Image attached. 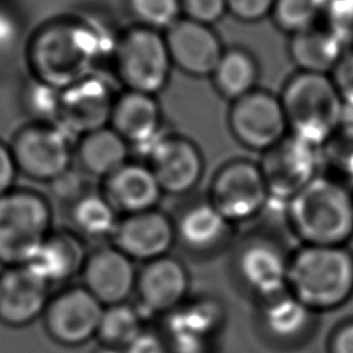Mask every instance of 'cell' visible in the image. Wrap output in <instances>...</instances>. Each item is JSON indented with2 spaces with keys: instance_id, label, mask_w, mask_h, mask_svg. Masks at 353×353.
Masks as SVG:
<instances>
[{
  "instance_id": "cell-1",
  "label": "cell",
  "mask_w": 353,
  "mask_h": 353,
  "mask_svg": "<svg viewBox=\"0 0 353 353\" xmlns=\"http://www.w3.org/2000/svg\"><path fill=\"white\" fill-rule=\"evenodd\" d=\"M108 37L90 19L77 15L55 17L29 37L25 58L30 76L58 88L95 73L102 57L110 55Z\"/></svg>"
},
{
  "instance_id": "cell-2",
  "label": "cell",
  "mask_w": 353,
  "mask_h": 353,
  "mask_svg": "<svg viewBox=\"0 0 353 353\" xmlns=\"http://www.w3.org/2000/svg\"><path fill=\"white\" fill-rule=\"evenodd\" d=\"M285 216L302 244L346 245L353 237V192L319 174L285 203Z\"/></svg>"
},
{
  "instance_id": "cell-3",
  "label": "cell",
  "mask_w": 353,
  "mask_h": 353,
  "mask_svg": "<svg viewBox=\"0 0 353 353\" xmlns=\"http://www.w3.org/2000/svg\"><path fill=\"white\" fill-rule=\"evenodd\" d=\"M288 292L314 313L341 307L353 296V252L302 244L290 255Z\"/></svg>"
},
{
  "instance_id": "cell-4",
  "label": "cell",
  "mask_w": 353,
  "mask_h": 353,
  "mask_svg": "<svg viewBox=\"0 0 353 353\" xmlns=\"http://www.w3.org/2000/svg\"><path fill=\"white\" fill-rule=\"evenodd\" d=\"M279 97L288 132L317 149L342 124L345 105L330 74L295 72Z\"/></svg>"
},
{
  "instance_id": "cell-5",
  "label": "cell",
  "mask_w": 353,
  "mask_h": 353,
  "mask_svg": "<svg viewBox=\"0 0 353 353\" xmlns=\"http://www.w3.org/2000/svg\"><path fill=\"white\" fill-rule=\"evenodd\" d=\"M48 197L30 188L15 186L0 196V266L26 265L54 230Z\"/></svg>"
},
{
  "instance_id": "cell-6",
  "label": "cell",
  "mask_w": 353,
  "mask_h": 353,
  "mask_svg": "<svg viewBox=\"0 0 353 353\" xmlns=\"http://www.w3.org/2000/svg\"><path fill=\"white\" fill-rule=\"evenodd\" d=\"M109 57L117 81L130 91L157 95L174 69L163 32L135 23L116 36Z\"/></svg>"
},
{
  "instance_id": "cell-7",
  "label": "cell",
  "mask_w": 353,
  "mask_h": 353,
  "mask_svg": "<svg viewBox=\"0 0 353 353\" xmlns=\"http://www.w3.org/2000/svg\"><path fill=\"white\" fill-rule=\"evenodd\" d=\"M8 145L18 172L32 181L50 183L73 167L74 146L58 124L28 121Z\"/></svg>"
},
{
  "instance_id": "cell-8",
  "label": "cell",
  "mask_w": 353,
  "mask_h": 353,
  "mask_svg": "<svg viewBox=\"0 0 353 353\" xmlns=\"http://www.w3.org/2000/svg\"><path fill=\"white\" fill-rule=\"evenodd\" d=\"M228 127L241 146L261 153L290 134L279 94L261 87L230 102Z\"/></svg>"
},
{
  "instance_id": "cell-9",
  "label": "cell",
  "mask_w": 353,
  "mask_h": 353,
  "mask_svg": "<svg viewBox=\"0 0 353 353\" xmlns=\"http://www.w3.org/2000/svg\"><path fill=\"white\" fill-rule=\"evenodd\" d=\"M208 200L232 225L256 216L270 201L259 164L244 159L223 164L212 178Z\"/></svg>"
},
{
  "instance_id": "cell-10",
  "label": "cell",
  "mask_w": 353,
  "mask_h": 353,
  "mask_svg": "<svg viewBox=\"0 0 353 353\" xmlns=\"http://www.w3.org/2000/svg\"><path fill=\"white\" fill-rule=\"evenodd\" d=\"M105 306L81 284L52 294L41 316L46 334L65 347H79L97 338Z\"/></svg>"
},
{
  "instance_id": "cell-11",
  "label": "cell",
  "mask_w": 353,
  "mask_h": 353,
  "mask_svg": "<svg viewBox=\"0 0 353 353\" xmlns=\"http://www.w3.org/2000/svg\"><path fill=\"white\" fill-rule=\"evenodd\" d=\"M258 164L270 200L284 204L321 174L319 149L291 134L263 152Z\"/></svg>"
},
{
  "instance_id": "cell-12",
  "label": "cell",
  "mask_w": 353,
  "mask_h": 353,
  "mask_svg": "<svg viewBox=\"0 0 353 353\" xmlns=\"http://www.w3.org/2000/svg\"><path fill=\"white\" fill-rule=\"evenodd\" d=\"M146 165L163 193L181 196L192 192L204 172V157L190 138L176 132H161L145 150Z\"/></svg>"
},
{
  "instance_id": "cell-13",
  "label": "cell",
  "mask_w": 353,
  "mask_h": 353,
  "mask_svg": "<svg viewBox=\"0 0 353 353\" xmlns=\"http://www.w3.org/2000/svg\"><path fill=\"white\" fill-rule=\"evenodd\" d=\"M116 94L110 84L92 73L61 90L58 125L81 137L109 125Z\"/></svg>"
},
{
  "instance_id": "cell-14",
  "label": "cell",
  "mask_w": 353,
  "mask_h": 353,
  "mask_svg": "<svg viewBox=\"0 0 353 353\" xmlns=\"http://www.w3.org/2000/svg\"><path fill=\"white\" fill-rule=\"evenodd\" d=\"M51 295V285L29 265L1 268L0 323L23 328L41 320Z\"/></svg>"
},
{
  "instance_id": "cell-15",
  "label": "cell",
  "mask_w": 353,
  "mask_h": 353,
  "mask_svg": "<svg viewBox=\"0 0 353 353\" xmlns=\"http://www.w3.org/2000/svg\"><path fill=\"white\" fill-rule=\"evenodd\" d=\"M163 34L172 66L190 77H210L225 50L214 26L183 17Z\"/></svg>"
},
{
  "instance_id": "cell-16",
  "label": "cell",
  "mask_w": 353,
  "mask_h": 353,
  "mask_svg": "<svg viewBox=\"0 0 353 353\" xmlns=\"http://www.w3.org/2000/svg\"><path fill=\"white\" fill-rule=\"evenodd\" d=\"M81 285L103 306L125 303L135 292L138 270L134 261L113 244L87 254L80 272Z\"/></svg>"
},
{
  "instance_id": "cell-17",
  "label": "cell",
  "mask_w": 353,
  "mask_h": 353,
  "mask_svg": "<svg viewBox=\"0 0 353 353\" xmlns=\"http://www.w3.org/2000/svg\"><path fill=\"white\" fill-rule=\"evenodd\" d=\"M110 240L134 262L146 263L170 254L176 241L175 225L167 214L153 208L120 218Z\"/></svg>"
},
{
  "instance_id": "cell-18",
  "label": "cell",
  "mask_w": 353,
  "mask_h": 353,
  "mask_svg": "<svg viewBox=\"0 0 353 353\" xmlns=\"http://www.w3.org/2000/svg\"><path fill=\"white\" fill-rule=\"evenodd\" d=\"M290 256L269 239H252L236 258V273L244 287L261 301L288 291Z\"/></svg>"
},
{
  "instance_id": "cell-19",
  "label": "cell",
  "mask_w": 353,
  "mask_h": 353,
  "mask_svg": "<svg viewBox=\"0 0 353 353\" xmlns=\"http://www.w3.org/2000/svg\"><path fill=\"white\" fill-rule=\"evenodd\" d=\"M189 284L186 266L168 254L146 262L138 270L135 294L143 312L170 314L185 302Z\"/></svg>"
},
{
  "instance_id": "cell-20",
  "label": "cell",
  "mask_w": 353,
  "mask_h": 353,
  "mask_svg": "<svg viewBox=\"0 0 353 353\" xmlns=\"http://www.w3.org/2000/svg\"><path fill=\"white\" fill-rule=\"evenodd\" d=\"M109 125L130 145L143 149L163 132V112L156 95L123 90L116 94Z\"/></svg>"
},
{
  "instance_id": "cell-21",
  "label": "cell",
  "mask_w": 353,
  "mask_h": 353,
  "mask_svg": "<svg viewBox=\"0 0 353 353\" xmlns=\"http://www.w3.org/2000/svg\"><path fill=\"white\" fill-rule=\"evenodd\" d=\"M102 193L124 215L157 207L163 190L146 163L128 161L103 179Z\"/></svg>"
},
{
  "instance_id": "cell-22",
  "label": "cell",
  "mask_w": 353,
  "mask_h": 353,
  "mask_svg": "<svg viewBox=\"0 0 353 353\" xmlns=\"http://www.w3.org/2000/svg\"><path fill=\"white\" fill-rule=\"evenodd\" d=\"M85 258L87 251L80 236L70 229H54L26 265L52 287L80 274Z\"/></svg>"
},
{
  "instance_id": "cell-23",
  "label": "cell",
  "mask_w": 353,
  "mask_h": 353,
  "mask_svg": "<svg viewBox=\"0 0 353 353\" xmlns=\"http://www.w3.org/2000/svg\"><path fill=\"white\" fill-rule=\"evenodd\" d=\"M176 241L193 252H212L230 234L232 223L207 199L186 207L174 221Z\"/></svg>"
},
{
  "instance_id": "cell-24",
  "label": "cell",
  "mask_w": 353,
  "mask_h": 353,
  "mask_svg": "<svg viewBox=\"0 0 353 353\" xmlns=\"http://www.w3.org/2000/svg\"><path fill=\"white\" fill-rule=\"evenodd\" d=\"M130 148L110 125H106L79 137L74 160L88 178L103 181L130 161Z\"/></svg>"
},
{
  "instance_id": "cell-25",
  "label": "cell",
  "mask_w": 353,
  "mask_h": 353,
  "mask_svg": "<svg viewBox=\"0 0 353 353\" xmlns=\"http://www.w3.org/2000/svg\"><path fill=\"white\" fill-rule=\"evenodd\" d=\"M345 46L323 23L288 36L287 51L296 72L330 74Z\"/></svg>"
},
{
  "instance_id": "cell-26",
  "label": "cell",
  "mask_w": 353,
  "mask_h": 353,
  "mask_svg": "<svg viewBox=\"0 0 353 353\" xmlns=\"http://www.w3.org/2000/svg\"><path fill=\"white\" fill-rule=\"evenodd\" d=\"M208 79L221 98L233 102L259 87L261 65L248 48L241 46L225 47Z\"/></svg>"
},
{
  "instance_id": "cell-27",
  "label": "cell",
  "mask_w": 353,
  "mask_h": 353,
  "mask_svg": "<svg viewBox=\"0 0 353 353\" xmlns=\"http://www.w3.org/2000/svg\"><path fill=\"white\" fill-rule=\"evenodd\" d=\"M313 316L314 312L288 291L262 302V327L272 338L281 342L301 339L310 330Z\"/></svg>"
},
{
  "instance_id": "cell-28",
  "label": "cell",
  "mask_w": 353,
  "mask_h": 353,
  "mask_svg": "<svg viewBox=\"0 0 353 353\" xmlns=\"http://www.w3.org/2000/svg\"><path fill=\"white\" fill-rule=\"evenodd\" d=\"M70 230L81 239L101 241L112 239L119 212L102 192L88 190L68 207Z\"/></svg>"
},
{
  "instance_id": "cell-29",
  "label": "cell",
  "mask_w": 353,
  "mask_h": 353,
  "mask_svg": "<svg viewBox=\"0 0 353 353\" xmlns=\"http://www.w3.org/2000/svg\"><path fill=\"white\" fill-rule=\"evenodd\" d=\"M143 331L141 312L125 302L105 306L97 339L106 347L125 352Z\"/></svg>"
},
{
  "instance_id": "cell-30",
  "label": "cell",
  "mask_w": 353,
  "mask_h": 353,
  "mask_svg": "<svg viewBox=\"0 0 353 353\" xmlns=\"http://www.w3.org/2000/svg\"><path fill=\"white\" fill-rule=\"evenodd\" d=\"M172 317L171 334L178 346L189 349L199 345L214 332L219 313L211 302H199L186 307H178Z\"/></svg>"
},
{
  "instance_id": "cell-31",
  "label": "cell",
  "mask_w": 353,
  "mask_h": 353,
  "mask_svg": "<svg viewBox=\"0 0 353 353\" xmlns=\"http://www.w3.org/2000/svg\"><path fill=\"white\" fill-rule=\"evenodd\" d=\"M61 90L29 76L18 91V105L29 123L58 124Z\"/></svg>"
},
{
  "instance_id": "cell-32",
  "label": "cell",
  "mask_w": 353,
  "mask_h": 353,
  "mask_svg": "<svg viewBox=\"0 0 353 353\" xmlns=\"http://www.w3.org/2000/svg\"><path fill=\"white\" fill-rule=\"evenodd\" d=\"M319 154L324 175L343 183L353 181V124L342 123L319 148Z\"/></svg>"
},
{
  "instance_id": "cell-33",
  "label": "cell",
  "mask_w": 353,
  "mask_h": 353,
  "mask_svg": "<svg viewBox=\"0 0 353 353\" xmlns=\"http://www.w3.org/2000/svg\"><path fill=\"white\" fill-rule=\"evenodd\" d=\"M324 4L325 0H276L270 19L279 30L291 36L320 25Z\"/></svg>"
},
{
  "instance_id": "cell-34",
  "label": "cell",
  "mask_w": 353,
  "mask_h": 353,
  "mask_svg": "<svg viewBox=\"0 0 353 353\" xmlns=\"http://www.w3.org/2000/svg\"><path fill=\"white\" fill-rule=\"evenodd\" d=\"M125 8L135 25L159 32L182 17L179 0H125Z\"/></svg>"
},
{
  "instance_id": "cell-35",
  "label": "cell",
  "mask_w": 353,
  "mask_h": 353,
  "mask_svg": "<svg viewBox=\"0 0 353 353\" xmlns=\"http://www.w3.org/2000/svg\"><path fill=\"white\" fill-rule=\"evenodd\" d=\"M321 23L345 47H353V0H325Z\"/></svg>"
},
{
  "instance_id": "cell-36",
  "label": "cell",
  "mask_w": 353,
  "mask_h": 353,
  "mask_svg": "<svg viewBox=\"0 0 353 353\" xmlns=\"http://www.w3.org/2000/svg\"><path fill=\"white\" fill-rule=\"evenodd\" d=\"M183 18L214 26L226 14V0H179Z\"/></svg>"
},
{
  "instance_id": "cell-37",
  "label": "cell",
  "mask_w": 353,
  "mask_h": 353,
  "mask_svg": "<svg viewBox=\"0 0 353 353\" xmlns=\"http://www.w3.org/2000/svg\"><path fill=\"white\" fill-rule=\"evenodd\" d=\"M84 176H87L84 172H81L80 170L76 171L74 167H72L58 178H55L52 182H50L48 186L54 197L69 207L73 201H76L79 197L88 192L87 181L84 179Z\"/></svg>"
},
{
  "instance_id": "cell-38",
  "label": "cell",
  "mask_w": 353,
  "mask_h": 353,
  "mask_svg": "<svg viewBox=\"0 0 353 353\" xmlns=\"http://www.w3.org/2000/svg\"><path fill=\"white\" fill-rule=\"evenodd\" d=\"M330 77L345 105V109H353V47H346L338 59Z\"/></svg>"
},
{
  "instance_id": "cell-39",
  "label": "cell",
  "mask_w": 353,
  "mask_h": 353,
  "mask_svg": "<svg viewBox=\"0 0 353 353\" xmlns=\"http://www.w3.org/2000/svg\"><path fill=\"white\" fill-rule=\"evenodd\" d=\"M276 0H226L228 14L244 23H255L270 17Z\"/></svg>"
},
{
  "instance_id": "cell-40",
  "label": "cell",
  "mask_w": 353,
  "mask_h": 353,
  "mask_svg": "<svg viewBox=\"0 0 353 353\" xmlns=\"http://www.w3.org/2000/svg\"><path fill=\"white\" fill-rule=\"evenodd\" d=\"M18 174L10 145L0 139V196L15 188Z\"/></svg>"
},
{
  "instance_id": "cell-41",
  "label": "cell",
  "mask_w": 353,
  "mask_h": 353,
  "mask_svg": "<svg viewBox=\"0 0 353 353\" xmlns=\"http://www.w3.org/2000/svg\"><path fill=\"white\" fill-rule=\"evenodd\" d=\"M328 353H353V319L342 321L331 332Z\"/></svg>"
},
{
  "instance_id": "cell-42",
  "label": "cell",
  "mask_w": 353,
  "mask_h": 353,
  "mask_svg": "<svg viewBox=\"0 0 353 353\" xmlns=\"http://www.w3.org/2000/svg\"><path fill=\"white\" fill-rule=\"evenodd\" d=\"M18 37V22L14 14L0 6V50L11 46Z\"/></svg>"
},
{
  "instance_id": "cell-43",
  "label": "cell",
  "mask_w": 353,
  "mask_h": 353,
  "mask_svg": "<svg viewBox=\"0 0 353 353\" xmlns=\"http://www.w3.org/2000/svg\"><path fill=\"white\" fill-rule=\"evenodd\" d=\"M127 353H167V347L153 334L143 331L141 336L125 350Z\"/></svg>"
}]
</instances>
